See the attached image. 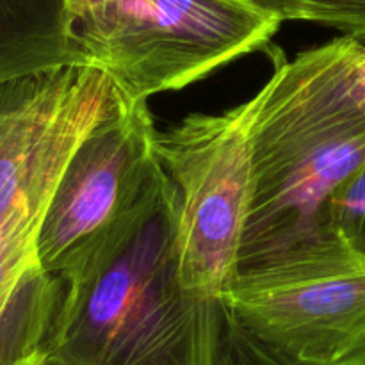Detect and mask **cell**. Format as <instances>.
Returning a JSON list of instances; mask_svg holds the SVG:
<instances>
[{
	"label": "cell",
	"instance_id": "cell-15",
	"mask_svg": "<svg viewBox=\"0 0 365 365\" xmlns=\"http://www.w3.org/2000/svg\"><path fill=\"white\" fill-rule=\"evenodd\" d=\"M34 365H56V364L48 362V360H46V359H45V356H43V355H39V359H38V360H36V362H34Z\"/></svg>",
	"mask_w": 365,
	"mask_h": 365
},
{
	"label": "cell",
	"instance_id": "cell-5",
	"mask_svg": "<svg viewBox=\"0 0 365 365\" xmlns=\"http://www.w3.org/2000/svg\"><path fill=\"white\" fill-rule=\"evenodd\" d=\"M155 152L177 189V252L182 287L221 302L239 271L252 205V153L241 109L192 113L155 135Z\"/></svg>",
	"mask_w": 365,
	"mask_h": 365
},
{
	"label": "cell",
	"instance_id": "cell-14",
	"mask_svg": "<svg viewBox=\"0 0 365 365\" xmlns=\"http://www.w3.org/2000/svg\"><path fill=\"white\" fill-rule=\"evenodd\" d=\"M64 2H66L68 16H70L71 25H73L75 21L84 18L86 14L93 13V11L100 9V7L107 6L114 0H64Z\"/></svg>",
	"mask_w": 365,
	"mask_h": 365
},
{
	"label": "cell",
	"instance_id": "cell-10",
	"mask_svg": "<svg viewBox=\"0 0 365 365\" xmlns=\"http://www.w3.org/2000/svg\"><path fill=\"white\" fill-rule=\"evenodd\" d=\"M284 21H312L365 41V0H246Z\"/></svg>",
	"mask_w": 365,
	"mask_h": 365
},
{
	"label": "cell",
	"instance_id": "cell-9",
	"mask_svg": "<svg viewBox=\"0 0 365 365\" xmlns=\"http://www.w3.org/2000/svg\"><path fill=\"white\" fill-rule=\"evenodd\" d=\"M63 287V280L41 266L21 278L0 314V365H16L41 353Z\"/></svg>",
	"mask_w": 365,
	"mask_h": 365
},
{
	"label": "cell",
	"instance_id": "cell-12",
	"mask_svg": "<svg viewBox=\"0 0 365 365\" xmlns=\"http://www.w3.org/2000/svg\"><path fill=\"white\" fill-rule=\"evenodd\" d=\"M217 365H296L250 335L225 309Z\"/></svg>",
	"mask_w": 365,
	"mask_h": 365
},
{
	"label": "cell",
	"instance_id": "cell-11",
	"mask_svg": "<svg viewBox=\"0 0 365 365\" xmlns=\"http://www.w3.org/2000/svg\"><path fill=\"white\" fill-rule=\"evenodd\" d=\"M324 227L334 230L365 255V164L328 198L323 210Z\"/></svg>",
	"mask_w": 365,
	"mask_h": 365
},
{
	"label": "cell",
	"instance_id": "cell-2",
	"mask_svg": "<svg viewBox=\"0 0 365 365\" xmlns=\"http://www.w3.org/2000/svg\"><path fill=\"white\" fill-rule=\"evenodd\" d=\"M253 192L239 271L328 230L331 192L365 164V110L349 78L348 36L287 61L239 106ZM237 271V273H239Z\"/></svg>",
	"mask_w": 365,
	"mask_h": 365
},
{
	"label": "cell",
	"instance_id": "cell-7",
	"mask_svg": "<svg viewBox=\"0 0 365 365\" xmlns=\"http://www.w3.org/2000/svg\"><path fill=\"white\" fill-rule=\"evenodd\" d=\"M125 102L109 73L89 64L0 86V230L45 216L75 150Z\"/></svg>",
	"mask_w": 365,
	"mask_h": 365
},
{
	"label": "cell",
	"instance_id": "cell-16",
	"mask_svg": "<svg viewBox=\"0 0 365 365\" xmlns=\"http://www.w3.org/2000/svg\"><path fill=\"white\" fill-rule=\"evenodd\" d=\"M39 355H41V353H39ZM39 355L32 356V359H29V360H24V362H20V364H16V365H34L36 360L39 359Z\"/></svg>",
	"mask_w": 365,
	"mask_h": 365
},
{
	"label": "cell",
	"instance_id": "cell-6",
	"mask_svg": "<svg viewBox=\"0 0 365 365\" xmlns=\"http://www.w3.org/2000/svg\"><path fill=\"white\" fill-rule=\"evenodd\" d=\"M146 100L100 121L64 168L38 239L41 267L73 280L120 234L164 173Z\"/></svg>",
	"mask_w": 365,
	"mask_h": 365
},
{
	"label": "cell",
	"instance_id": "cell-3",
	"mask_svg": "<svg viewBox=\"0 0 365 365\" xmlns=\"http://www.w3.org/2000/svg\"><path fill=\"white\" fill-rule=\"evenodd\" d=\"M280 25L246 0H114L75 21L73 36L89 66L139 102L267 48Z\"/></svg>",
	"mask_w": 365,
	"mask_h": 365
},
{
	"label": "cell",
	"instance_id": "cell-8",
	"mask_svg": "<svg viewBox=\"0 0 365 365\" xmlns=\"http://www.w3.org/2000/svg\"><path fill=\"white\" fill-rule=\"evenodd\" d=\"M71 64L88 61L64 0H0V86Z\"/></svg>",
	"mask_w": 365,
	"mask_h": 365
},
{
	"label": "cell",
	"instance_id": "cell-4",
	"mask_svg": "<svg viewBox=\"0 0 365 365\" xmlns=\"http://www.w3.org/2000/svg\"><path fill=\"white\" fill-rule=\"evenodd\" d=\"M227 312L296 365H365V255L337 232L235 274Z\"/></svg>",
	"mask_w": 365,
	"mask_h": 365
},
{
	"label": "cell",
	"instance_id": "cell-1",
	"mask_svg": "<svg viewBox=\"0 0 365 365\" xmlns=\"http://www.w3.org/2000/svg\"><path fill=\"white\" fill-rule=\"evenodd\" d=\"M63 296L41 355L56 365H217L225 305L182 287L177 189L160 175Z\"/></svg>",
	"mask_w": 365,
	"mask_h": 365
},
{
	"label": "cell",
	"instance_id": "cell-13",
	"mask_svg": "<svg viewBox=\"0 0 365 365\" xmlns=\"http://www.w3.org/2000/svg\"><path fill=\"white\" fill-rule=\"evenodd\" d=\"M348 63L351 88L356 102L365 110V45L362 41L348 36Z\"/></svg>",
	"mask_w": 365,
	"mask_h": 365
}]
</instances>
